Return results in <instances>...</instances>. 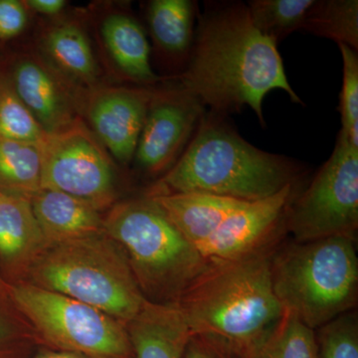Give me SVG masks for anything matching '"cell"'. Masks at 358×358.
<instances>
[{
	"label": "cell",
	"instance_id": "cell-26",
	"mask_svg": "<svg viewBox=\"0 0 358 358\" xmlns=\"http://www.w3.org/2000/svg\"><path fill=\"white\" fill-rule=\"evenodd\" d=\"M317 358H358V317L343 313L315 329Z\"/></svg>",
	"mask_w": 358,
	"mask_h": 358
},
{
	"label": "cell",
	"instance_id": "cell-22",
	"mask_svg": "<svg viewBox=\"0 0 358 358\" xmlns=\"http://www.w3.org/2000/svg\"><path fill=\"white\" fill-rule=\"evenodd\" d=\"M240 358H317L315 331L284 312L262 341Z\"/></svg>",
	"mask_w": 358,
	"mask_h": 358
},
{
	"label": "cell",
	"instance_id": "cell-30",
	"mask_svg": "<svg viewBox=\"0 0 358 358\" xmlns=\"http://www.w3.org/2000/svg\"><path fill=\"white\" fill-rule=\"evenodd\" d=\"M26 8L47 16L58 15L64 9V0H27L23 1Z\"/></svg>",
	"mask_w": 358,
	"mask_h": 358
},
{
	"label": "cell",
	"instance_id": "cell-23",
	"mask_svg": "<svg viewBox=\"0 0 358 358\" xmlns=\"http://www.w3.org/2000/svg\"><path fill=\"white\" fill-rule=\"evenodd\" d=\"M313 0H252L246 4L250 20L263 36L278 45L301 30Z\"/></svg>",
	"mask_w": 358,
	"mask_h": 358
},
{
	"label": "cell",
	"instance_id": "cell-24",
	"mask_svg": "<svg viewBox=\"0 0 358 358\" xmlns=\"http://www.w3.org/2000/svg\"><path fill=\"white\" fill-rule=\"evenodd\" d=\"M31 327L18 310L0 272V358H31L38 350Z\"/></svg>",
	"mask_w": 358,
	"mask_h": 358
},
{
	"label": "cell",
	"instance_id": "cell-4",
	"mask_svg": "<svg viewBox=\"0 0 358 358\" xmlns=\"http://www.w3.org/2000/svg\"><path fill=\"white\" fill-rule=\"evenodd\" d=\"M106 233L126 253L145 300L176 305L208 266L150 196L117 201L103 213Z\"/></svg>",
	"mask_w": 358,
	"mask_h": 358
},
{
	"label": "cell",
	"instance_id": "cell-1",
	"mask_svg": "<svg viewBox=\"0 0 358 358\" xmlns=\"http://www.w3.org/2000/svg\"><path fill=\"white\" fill-rule=\"evenodd\" d=\"M181 86L210 112L226 117L248 106L261 124L263 100L275 89L303 103L287 79L277 45L263 36L242 2L205 4Z\"/></svg>",
	"mask_w": 358,
	"mask_h": 358
},
{
	"label": "cell",
	"instance_id": "cell-2",
	"mask_svg": "<svg viewBox=\"0 0 358 358\" xmlns=\"http://www.w3.org/2000/svg\"><path fill=\"white\" fill-rule=\"evenodd\" d=\"M225 117L205 112L183 154L147 194L199 192L257 201L300 181L293 160L254 147Z\"/></svg>",
	"mask_w": 358,
	"mask_h": 358
},
{
	"label": "cell",
	"instance_id": "cell-31",
	"mask_svg": "<svg viewBox=\"0 0 358 358\" xmlns=\"http://www.w3.org/2000/svg\"><path fill=\"white\" fill-rule=\"evenodd\" d=\"M31 358H88L75 353L60 352V350H50V348H38Z\"/></svg>",
	"mask_w": 358,
	"mask_h": 358
},
{
	"label": "cell",
	"instance_id": "cell-3",
	"mask_svg": "<svg viewBox=\"0 0 358 358\" xmlns=\"http://www.w3.org/2000/svg\"><path fill=\"white\" fill-rule=\"evenodd\" d=\"M271 255L209 262L176 303L192 334L222 339L239 357L258 345L284 315Z\"/></svg>",
	"mask_w": 358,
	"mask_h": 358
},
{
	"label": "cell",
	"instance_id": "cell-19",
	"mask_svg": "<svg viewBox=\"0 0 358 358\" xmlns=\"http://www.w3.org/2000/svg\"><path fill=\"white\" fill-rule=\"evenodd\" d=\"M44 49L56 68L69 81L92 88L98 66L88 37L79 26L62 23L52 27L44 38Z\"/></svg>",
	"mask_w": 358,
	"mask_h": 358
},
{
	"label": "cell",
	"instance_id": "cell-17",
	"mask_svg": "<svg viewBox=\"0 0 358 358\" xmlns=\"http://www.w3.org/2000/svg\"><path fill=\"white\" fill-rule=\"evenodd\" d=\"M102 37L117 69L134 83L154 85L160 79L150 64V45L145 29L128 14L108 16Z\"/></svg>",
	"mask_w": 358,
	"mask_h": 358
},
{
	"label": "cell",
	"instance_id": "cell-12",
	"mask_svg": "<svg viewBox=\"0 0 358 358\" xmlns=\"http://www.w3.org/2000/svg\"><path fill=\"white\" fill-rule=\"evenodd\" d=\"M154 91L145 88H91L82 94L79 114L106 150L121 164L134 159Z\"/></svg>",
	"mask_w": 358,
	"mask_h": 358
},
{
	"label": "cell",
	"instance_id": "cell-13",
	"mask_svg": "<svg viewBox=\"0 0 358 358\" xmlns=\"http://www.w3.org/2000/svg\"><path fill=\"white\" fill-rule=\"evenodd\" d=\"M16 94L47 134L58 133L79 119L82 92L57 69L36 56H24L9 78Z\"/></svg>",
	"mask_w": 358,
	"mask_h": 358
},
{
	"label": "cell",
	"instance_id": "cell-20",
	"mask_svg": "<svg viewBox=\"0 0 358 358\" xmlns=\"http://www.w3.org/2000/svg\"><path fill=\"white\" fill-rule=\"evenodd\" d=\"M41 182V145L0 136V192L30 200Z\"/></svg>",
	"mask_w": 358,
	"mask_h": 358
},
{
	"label": "cell",
	"instance_id": "cell-11",
	"mask_svg": "<svg viewBox=\"0 0 358 358\" xmlns=\"http://www.w3.org/2000/svg\"><path fill=\"white\" fill-rule=\"evenodd\" d=\"M205 112L182 86L154 92L134 154L138 166L150 176H164L187 148Z\"/></svg>",
	"mask_w": 358,
	"mask_h": 358
},
{
	"label": "cell",
	"instance_id": "cell-8",
	"mask_svg": "<svg viewBox=\"0 0 358 358\" xmlns=\"http://www.w3.org/2000/svg\"><path fill=\"white\" fill-rule=\"evenodd\" d=\"M358 148L339 131L333 154L296 195L287 231L294 242L329 237L357 239Z\"/></svg>",
	"mask_w": 358,
	"mask_h": 358
},
{
	"label": "cell",
	"instance_id": "cell-5",
	"mask_svg": "<svg viewBox=\"0 0 358 358\" xmlns=\"http://www.w3.org/2000/svg\"><path fill=\"white\" fill-rule=\"evenodd\" d=\"M273 291L284 312L315 329L357 308V240L329 237L280 245L270 259Z\"/></svg>",
	"mask_w": 358,
	"mask_h": 358
},
{
	"label": "cell",
	"instance_id": "cell-18",
	"mask_svg": "<svg viewBox=\"0 0 358 358\" xmlns=\"http://www.w3.org/2000/svg\"><path fill=\"white\" fill-rule=\"evenodd\" d=\"M196 8L197 4L190 0H152L148 6V28L155 47L185 69L194 41Z\"/></svg>",
	"mask_w": 358,
	"mask_h": 358
},
{
	"label": "cell",
	"instance_id": "cell-27",
	"mask_svg": "<svg viewBox=\"0 0 358 358\" xmlns=\"http://www.w3.org/2000/svg\"><path fill=\"white\" fill-rule=\"evenodd\" d=\"M343 58V88L339 95L341 131L358 148V57L357 51L345 44H338Z\"/></svg>",
	"mask_w": 358,
	"mask_h": 358
},
{
	"label": "cell",
	"instance_id": "cell-7",
	"mask_svg": "<svg viewBox=\"0 0 358 358\" xmlns=\"http://www.w3.org/2000/svg\"><path fill=\"white\" fill-rule=\"evenodd\" d=\"M10 289L39 348L88 358H134L127 324L103 310L30 282Z\"/></svg>",
	"mask_w": 358,
	"mask_h": 358
},
{
	"label": "cell",
	"instance_id": "cell-9",
	"mask_svg": "<svg viewBox=\"0 0 358 358\" xmlns=\"http://www.w3.org/2000/svg\"><path fill=\"white\" fill-rule=\"evenodd\" d=\"M299 182L257 201L224 197L192 244L208 262L268 255L288 234L287 218Z\"/></svg>",
	"mask_w": 358,
	"mask_h": 358
},
{
	"label": "cell",
	"instance_id": "cell-29",
	"mask_svg": "<svg viewBox=\"0 0 358 358\" xmlns=\"http://www.w3.org/2000/svg\"><path fill=\"white\" fill-rule=\"evenodd\" d=\"M27 8L23 1L0 0V39L18 36L27 24Z\"/></svg>",
	"mask_w": 358,
	"mask_h": 358
},
{
	"label": "cell",
	"instance_id": "cell-6",
	"mask_svg": "<svg viewBox=\"0 0 358 358\" xmlns=\"http://www.w3.org/2000/svg\"><path fill=\"white\" fill-rule=\"evenodd\" d=\"M24 282L99 308L124 324L147 301L126 253L106 231L45 247Z\"/></svg>",
	"mask_w": 358,
	"mask_h": 358
},
{
	"label": "cell",
	"instance_id": "cell-14",
	"mask_svg": "<svg viewBox=\"0 0 358 358\" xmlns=\"http://www.w3.org/2000/svg\"><path fill=\"white\" fill-rule=\"evenodd\" d=\"M46 247L31 202L0 192V272L10 285L24 282Z\"/></svg>",
	"mask_w": 358,
	"mask_h": 358
},
{
	"label": "cell",
	"instance_id": "cell-21",
	"mask_svg": "<svg viewBox=\"0 0 358 358\" xmlns=\"http://www.w3.org/2000/svg\"><path fill=\"white\" fill-rule=\"evenodd\" d=\"M301 30L358 50L357 0H313Z\"/></svg>",
	"mask_w": 358,
	"mask_h": 358
},
{
	"label": "cell",
	"instance_id": "cell-16",
	"mask_svg": "<svg viewBox=\"0 0 358 358\" xmlns=\"http://www.w3.org/2000/svg\"><path fill=\"white\" fill-rule=\"evenodd\" d=\"M127 327L134 358H182L192 334L176 305L148 301Z\"/></svg>",
	"mask_w": 358,
	"mask_h": 358
},
{
	"label": "cell",
	"instance_id": "cell-28",
	"mask_svg": "<svg viewBox=\"0 0 358 358\" xmlns=\"http://www.w3.org/2000/svg\"><path fill=\"white\" fill-rule=\"evenodd\" d=\"M182 358H240L227 343L210 334H192Z\"/></svg>",
	"mask_w": 358,
	"mask_h": 358
},
{
	"label": "cell",
	"instance_id": "cell-15",
	"mask_svg": "<svg viewBox=\"0 0 358 358\" xmlns=\"http://www.w3.org/2000/svg\"><path fill=\"white\" fill-rule=\"evenodd\" d=\"M30 202L46 246L105 232L103 213L64 192L41 188Z\"/></svg>",
	"mask_w": 358,
	"mask_h": 358
},
{
	"label": "cell",
	"instance_id": "cell-10",
	"mask_svg": "<svg viewBox=\"0 0 358 358\" xmlns=\"http://www.w3.org/2000/svg\"><path fill=\"white\" fill-rule=\"evenodd\" d=\"M41 188L57 190L105 213L117 202L113 157L81 117L41 145Z\"/></svg>",
	"mask_w": 358,
	"mask_h": 358
},
{
	"label": "cell",
	"instance_id": "cell-25",
	"mask_svg": "<svg viewBox=\"0 0 358 358\" xmlns=\"http://www.w3.org/2000/svg\"><path fill=\"white\" fill-rule=\"evenodd\" d=\"M0 136L42 145L47 134L16 94L8 78L0 76Z\"/></svg>",
	"mask_w": 358,
	"mask_h": 358
}]
</instances>
